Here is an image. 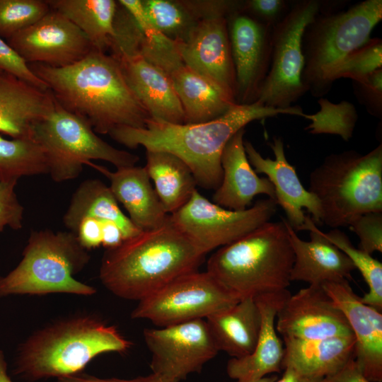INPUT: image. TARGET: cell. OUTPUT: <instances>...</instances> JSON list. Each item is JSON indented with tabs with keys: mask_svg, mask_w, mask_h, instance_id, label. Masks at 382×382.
Instances as JSON below:
<instances>
[{
	"mask_svg": "<svg viewBox=\"0 0 382 382\" xmlns=\"http://www.w3.org/2000/svg\"><path fill=\"white\" fill-rule=\"evenodd\" d=\"M50 11L44 0H0V37L7 41Z\"/></svg>",
	"mask_w": 382,
	"mask_h": 382,
	"instance_id": "obj_38",
	"label": "cell"
},
{
	"mask_svg": "<svg viewBox=\"0 0 382 382\" xmlns=\"http://www.w3.org/2000/svg\"><path fill=\"white\" fill-rule=\"evenodd\" d=\"M132 345L115 326L79 312L33 332L16 349L13 373L28 382L74 376L98 355L123 353Z\"/></svg>",
	"mask_w": 382,
	"mask_h": 382,
	"instance_id": "obj_4",
	"label": "cell"
},
{
	"mask_svg": "<svg viewBox=\"0 0 382 382\" xmlns=\"http://www.w3.org/2000/svg\"><path fill=\"white\" fill-rule=\"evenodd\" d=\"M0 382H13L7 373V363L3 350L0 349Z\"/></svg>",
	"mask_w": 382,
	"mask_h": 382,
	"instance_id": "obj_47",
	"label": "cell"
},
{
	"mask_svg": "<svg viewBox=\"0 0 382 382\" xmlns=\"http://www.w3.org/2000/svg\"><path fill=\"white\" fill-rule=\"evenodd\" d=\"M51 92L0 72V132L12 139H32L33 126L53 110Z\"/></svg>",
	"mask_w": 382,
	"mask_h": 382,
	"instance_id": "obj_24",
	"label": "cell"
},
{
	"mask_svg": "<svg viewBox=\"0 0 382 382\" xmlns=\"http://www.w3.org/2000/svg\"><path fill=\"white\" fill-rule=\"evenodd\" d=\"M275 328L282 337L318 340L354 335L342 313L321 285H309L286 299Z\"/></svg>",
	"mask_w": 382,
	"mask_h": 382,
	"instance_id": "obj_16",
	"label": "cell"
},
{
	"mask_svg": "<svg viewBox=\"0 0 382 382\" xmlns=\"http://www.w3.org/2000/svg\"><path fill=\"white\" fill-rule=\"evenodd\" d=\"M204 256L169 217L161 226L141 231L105 249L99 279L115 296L139 301L179 277L197 271Z\"/></svg>",
	"mask_w": 382,
	"mask_h": 382,
	"instance_id": "obj_3",
	"label": "cell"
},
{
	"mask_svg": "<svg viewBox=\"0 0 382 382\" xmlns=\"http://www.w3.org/2000/svg\"><path fill=\"white\" fill-rule=\"evenodd\" d=\"M245 129L238 131L225 146L221 158L222 180L213 195V202L228 209L250 207L257 195L276 202L274 188L267 178H260L248 159L244 147Z\"/></svg>",
	"mask_w": 382,
	"mask_h": 382,
	"instance_id": "obj_22",
	"label": "cell"
},
{
	"mask_svg": "<svg viewBox=\"0 0 382 382\" xmlns=\"http://www.w3.org/2000/svg\"><path fill=\"white\" fill-rule=\"evenodd\" d=\"M82 219L115 222L121 228L126 239L141 231L122 212L110 187L98 179H87L81 183L71 197L63 223L69 230Z\"/></svg>",
	"mask_w": 382,
	"mask_h": 382,
	"instance_id": "obj_29",
	"label": "cell"
},
{
	"mask_svg": "<svg viewBox=\"0 0 382 382\" xmlns=\"http://www.w3.org/2000/svg\"><path fill=\"white\" fill-rule=\"evenodd\" d=\"M381 19V0H366L340 11L322 8L302 36V81L306 91L315 97L326 94L330 72L370 39Z\"/></svg>",
	"mask_w": 382,
	"mask_h": 382,
	"instance_id": "obj_8",
	"label": "cell"
},
{
	"mask_svg": "<svg viewBox=\"0 0 382 382\" xmlns=\"http://www.w3.org/2000/svg\"><path fill=\"white\" fill-rule=\"evenodd\" d=\"M270 198L242 211L222 207L197 190L181 208L170 214L172 223L204 255L228 245L270 221L277 210Z\"/></svg>",
	"mask_w": 382,
	"mask_h": 382,
	"instance_id": "obj_12",
	"label": "cell"
},
{
	"mask_svg": "<svg viewBox=\"0 0 382 382\" xmlns=\"http://www.w3.org/2000/svg\"><path fill=\"white\" fill-rule=\"evenodd\" d=\"M240 301L207 271L192 272L138 301L133 319H146L163 328L209 316Z\"/></svg>",
	"mask_w": 382,
	"mask_h": 382,
	"instance_id": "obj_11",
	"label": "cell"
},
{
	"mask_svg": "<svg viewBox=\"0 0 382 382\" xmlns=\"http://www.w3.org/2000/svg\"><path fill=\"white\" fill-rule=\"evenodd\" d=\"M382 68V40L370 38L364 45L342 60L328 74L326 84L330 90L333 82L340 78L360 81L374 71Z\"/></svg>",
	"mask_w": 382,
	"mask_h": 382,
	"instance_id": "obj_37",
	"label": "cell"
},
{
	"mask_svg": "<svg viewBox=\"0 0 382 382\" xmlns=\"http://www.w3.org/2000/svg\"><path fill=\"white\" fill-rule=\"evenodd\" d=\"M284 355L282 369L291 365L301 372L326 378L340 370L352 357L354 335L318 340L283 337Z\"/></svg>",
	"mask_w": 382,
	"mask_h": 382,
	"instance_id": "obj_27",
	"label": "cell"
},
{
	"mask_svg": "<svg viewBox=\"0 0 382 382\" xmlns=\"http://www.w3.org/2000/svg\"><path fill=\"white\" fill-rule=\"evenodd\" d=\"M345 316L355 337L354 357L371 382L382 381V314L361 302L347 279L321 284Z\"/></svg>",
	"mask_w": 382,
	"mask_h": 382,
	"instance_id": "obj_19",
	"label": "cell"
},
{
	"mask_svg": "<svg viewBox=\"0 0 382 382\" xmlns=\"http://www.w3.org/2000/svg\"><path fill=\"white\" fill-rule=\"evenodd\" d=\"M91 259L69 231H32L17 266L0 276V298L11 295L69 294L92 296L96 289L77 280Z\"/></svg>",
	"mask_w": 382,
	"mask_h": 382,
	"instance_id": "obj_7",
	"label": "cell"
},
{
	"mask_svg": "<svg viewBox=\"0 0 382 382\" xmlns=\"http://www.w3.org/2000/svg\"><path fill=\"white\" fill-rule=\"evenodd\" d=\"M47 173L45 155L33 139H7L0 136V180Z\"/></svg>",
	"mask_w": 382,
	"mask_h": 382,
	"instance_id": "obj_33",
	"label": "cell"
},
{
	"mask_svg": "<svg viewBox=\"0 0 382 382\" xmlns=\"http://www.w3.org/2000/svg\"><path fill=\"white\" fill-rule=\"evenodd\" d=\"M227 21L236 74V102L250 104L257 100L270 69L272 28L241 9L231 13Z\"/></svg>",
	"mask_w": 382,
	"mask_h": 382,
	"instance_id": "obj_15",
	"label": "cell"
},
{
	"mask_svg": "<svg viewBox=\"0 0 382 382\" xmlns=\"http://www.w3.org/2000/svg\"><path fill=\"white\" fill-rule=\"evenodd\" d=\"M269 146L275 158H264L249 141H244V147L250 164L256 173H264L274 186L276 204L284 211L289 225L296 232L305 230L309 216L315 224H321L322 209L317 197L306 190L298 177L296 168L291 165L285 155L284 145L281 137H274Z\"/></svg>",
	"mask_w": 382,
	"mask_h": 382,
	"instance_id": "obj_18",
	"label": "cell"
},
{
	"mask_svg": "<svg viewBox=\"0 0 382 382\" xmlns=\"http://www.w3.org/2000/svg\"><path fill=\"white\" fill-rule=\"evenodd\" d=\"M302 117L299 106L274 108L257 101L234 104L223 115L197 124H171L149 118L144 127L119 126L109 132L117 143L129 149L163 151L182 159L191 169L197 186L215 190L221 184V158L231 138L250 122L278 115Z\"/></svg>",
	"mask_w": 382,
	"mask_h": 382,
	"instance_id": "obj_1",
	"label": "cell"
},
{
	"mask_svg": "<svg viewBox=\"0 0 382 382\" xmlns=\"http://www.w3.org/2000/svg\"><path fill=\"white\" fill-rule=\"evenodd\" d=\"M6 42L27 64L54 68L76 63L93 50L87 37L72 22L51 8Z\"/></svg>",
	"mask_w": 382,
	"mask_h": 382,
	"instance_id": "obj_14",
	"label": "cell"
},
{
	"mask_svg": "<svg viewBox=\"0 0 382 382\" xmlns=\"http://www.w3.org/2000/svg\"><path fill=\"white\" fill-rule=\"evenodd\" d=\"M323 4L318 0L294 1L283 18L272 28L270 69L257 100L260 104L274 108H288L307 92L302 81V36Z\"/></svg>",
	"mask_w": 382,
	"mask_h": 382,
	"instance_id": "obj_10",
	"label": "cell"
},
{
	"mask_svg": "<svg viewBox=\"0 0 382 382\" xmlns=\"http://www.w3.org/2000/svg\"><path fill=\"white\" fill-rule=\"evenodd\" d=\"M57 382H177L170 380L156 374H151L146 376H138L132 379L118 378H99L94 376L79 374L74 376L57 378Z\"/></svg>",
	"mask_w": 382,
	"mask_h": 382,
	"instance_id": "obj_44",
	"label": "cell"
},
{
	"mask_svg": "<svg viewBox=\"0 0 382 382\" xmlns=\"http://www.w3.org/2000/svg\"><path fill=\"white\" fill-rule=\"evenodd\" d=\"M66 110L84 118L96 133L119 126L144 127L149 114L128 86L118 62L92 50L69 66L29 65Z\"/></svg>",
	"mask_w": 382,
	"mask_h": 382,
	"instance_id": "obj_2",
	"label": "cell"
},
{
	"mask_svg": "<svg viewBox=\"0 0 382 382\" xmlns=\"http://www.w3.org/2000/svg\"><path fill=\"white\" fill-rule=\"evenodd\" d=\"M354 91L358 100L372 115H382V68L360 81H353Z\"/></svg>",
	"mask_w": 382,
	"mask_h": 382,
	"instance_id": "obj_42",
	"label": "cell"
},
{
	"mask_svg": "<svg viewBox=\"0 0 382 382\" xmlns=\"http://www.w3.org/2000/svg\"><path fill=\"white\" fill-rule=\"evenodd\" d=\"M2 71L1 69H0V72Z\"/></svg>",
	"mask_w": 382,
	"mask_h": 382,
	"instance_id": "obj_49",
	"label": "cell"
},
{
	"mask_svg": "<svg viewBox=\"0 0 382 382\" xmlns=\"http://www.w3.org/2000/svg\"><path fill=\"white\" fill-rule=\"evenodd\" d=\"M318 103L320 111L303 115V117L311 120L306 129L313 134L339 135L345 141H349L352 137L358 117L353 104L347 101L335 104L325 98L320 99Z\"/></svg>",
	"mask_w": 382,
	"mask_h": 382,
	"instance_id": "obj_36",
	"label": "cell"
},
{
	"mask_svg": "<svg viewBox=\"0 0 382 382\" xmlns=\"http://www.w3.org/2000/svg\"><path fill=\"white\" fill-rule=\"evenodd\" d=\"M144 168L168 214L186 204L197 190V182L191 169L182 159L171 153L146 151Z\"/></svg>",
	"mask_w": 382,
	"mask_h": 382,
	"instance_id": "obj_30",
	"label": "cell"
},
{
	"mask_svg": "<svg viewBox=\"0 0 382 382\" xmlns=\"http://www.w3.org/2000/svg\"><path fill=\"white\" fill-rule=\"evenodd\" d=\"M359 238V248L365 253L382 252V212H371L355 218L348 226Z\"/></svg>",
	"mask_w": 382,
	"mask_h": 382,
	"instance_id": "obj_39",
	"label": "cell"
},
{
	"mask_svg": "<svg viewBox=\"0 0 382 382\" xmlns=\"http://www.w3.org/2000/svg\"><path fill=\"white\" fill-rule=\"evenodd\" d=\"M308 190L320 204L321 224L333 228L382 212V144L366 154L348 150L328 156L311 173Z\"/></svg>",
	"mask_w": 382,
	"mask_h": 382,
	"instance_id": "obj_6",
	"label": "cell"
},
{
	"mask_svg": "<svg viewBox=\"0 0 382 382\" xmlns=\"http://www.w3.org/2000/svg\"><path fill=\"white\" fill-rule=\"evenodd\" d=\"M277 376L275 375L271 376H265L259 380L255 381V382H275L277 380Z\"/></svg>",
	"mask_w": 382,
	"mask_h": 382,
	"instance_id": "obj_48",
	"label": "cell"
},
{
	"mask_svg": "<svg viewBox=\"0 0 382 382\" xmlns=\"http://www.w3.org/2000/svg\"><path fill=\"white\" fill-rule=\"evenodd\" d=\"M145 13L162 33L176 42H184L201 20L192 1L142 0Z\"/></svg>",
	"mask_w": 382,
	"mask_h": 382,
	"instance_id": "obj_34",
	"label": "cell"
},
{
	"mask_svg": "<svg viewBox=\"0 0 382 382\" xmlns=\"http://www.w3.org/2000/svg\"><path fill=\"white\" fill-rule=\"evenodd\" d=\"M227 17L199 20L178 45L185 66L217 84L236 100V74Z\"/></svg>",
	"mask_w": 382,
	"mask_h": 382,
	"instance_id": "obj_17",
	"label": "cell"
},
{
	"mask_svg": "<svg viewBox=\"0 0 382 382\" xmlns=\"http://www.w3.org/2000/svg\"><path fill=\"white\" fill-rule=\"evenodd\" d=\"M289 291L254 299L261 314V329L253 352L244 357L231 358L226 366L228 376L236 382H255L282 369L284 347L275 328L277 313Z\"/></svg>",
	"mask_w": 382,
	"mask_h": 382,
	"instance_id": "obj_23",
	"label": "cell"
},
{
	"mask_svg": "<svg viewBox=\"0 0 382 382\" xmlns=\"http://www.w3.org/2000/svg\"><path fill=\"white\" fill-rule=\"evenodd\" d=\"M283 369L282 378L275 382H325V378L305 374L291 365L284 366Z\"/></svg>",
	"mask_w": 382,
	"mask_h": 382,
	"instance_id": "obj_46",
	"label": "cell"
},
{
	"mask_svg": "<svg viewBox=\"0 0 382 382\" xmlns=\"http://www.w3.org/2000/svg\"><path fill=\"white\" fill-rule=\"evenodd\" d=\"M325 382H371L361 373L352 357L340 370L325 378Z\"/></svg>",
	"mask_w": 382,
	"mask_h": 382,
	"instance_id": "obj_45",
	"label": "cell"
},
{
	"mask_svg": "<svg viewBox=\"0 0 382 382\" xmlns=\"http://www.w3.org/2000/svg\"><path fill=\"white\" fill-rule=\"evenodd\" d=\"M169 77L181 103L185 124L213 120L236 103L217 84L185 64Z\"/></svg>",
	"mask_w": 382,
	"mask_h": 382,
	"instance_id": "obj_28",
	"label": "cell"
},
{
	"mask_svg": "<svg viewBox=\"0 0 382 382\" xmlns=\"http://www.w3.org/2000/svg\"><path fill=\"white\" fill-rule=\"evenodd\" d=\"M143 335L152 373L177 382L200 372L219 352L204 319L146 328Z\"/></svg>",
	"mask_w": 382,
	"mask_h": 382,
	"instance_id": "obj_13",
	"label": "cell"
},
{
	"mask_svg": "<svg viewBox=\"0 0 382 382\" xmlns=\"http://www.w3.org/2000/svg\"><path fill=\"white\" fill-rule=\"evenodd\" d=\"M18 180H0V232L6 227L20 230L23 227L24 207L18 199Z\"/></svg>",
	"mask_w": 382,
	"mask_h": 382,
	"instance_id": "obj_40",
	"label": "cell"
},
{
	"mask_svg": "<svg viewBox=\"0 0 382 382\" xmlns=\"http://www.w3.org/2000/svg\"><path fill=\"white\" fill-rule=\"evenodd\" d=\"M135 21L139 33V52L147 61L168 76L184 64L178 42L162 33L147 17L141 0H120Z\"/></svg>",
	"mask_w": 382,
	"mask_h": 382,
	"instance_id": "obj_32",
	"label": "cell"
},
{
	"mask_svg": "<svg viewBox=\"0 0 382 382\" xmlns=\"http://www.w3.org/2000/svg\"><path fill=\"white\" fill-rule=\"evenodd\" d=\"M294 253L284 219L219 248L207 272L240 300L288 291Z\"/></svg>",
	"mask_w": 382,
	"mask_h": 382,
	"instance_id": "obj_5",
	"label": "cell"
},
{
	"mask_svg": "<svg viewBox=\"0 0 382 382\" xmlns=\"http://www.w3.org/2000/svg\"><path fill=\"white\" fill-rule=\"evenodd\" d=\"M325 238L342 251L352 261L364 281L369 291L360 299L377 311H382V264L371 255L357 248L348 236L338 228L324 233Z\"/></svg>",
	"mask_w": 382,
	"mask_h": 382,
	"instance_id": "obj_35",
	"label": "cell"
},
{
	"mask_svg": "<svg viewBox=\"0 0 382 382\" xmlns=\"http://www.w3.org/2000/svg\"><path fill=\"white\" fill-rule=\"evenodd\" d=\"M113 57L118 62L128 86L151 119L185 124L181 103L167 74L139 52Z\"/></svg>",
	"mask_w": 382,
	"mask_h": 382,
	"instance_id": "obj_21",
	"label": "cell"
},
{
	"mask_svg": "<svg viewBox=\"0 0 382 382\" xmlns=\"http://www.w3.org/2000/svg\"><path fill=\"white\" fill-rule=\"evenodd\" d=\"M52 10L72 22L94 50L106 52L115 34L118 2L114 0H46Z\"/></svg>",
	"mask_w": 382,
	"mask_h": 382,
	"instance_id": "obj_31",
	"label": "cell"
},
{
	"mask_svg": "<svg viewBox=\"0 0 382 382\" xmlns=\"http://www.w3.org/2000/svg\"><path fill=\"white\" fill-rule=\"evenodd\" d=\"M32 139L45 155L47 174L57 183L75 179L91 160L105 161L120 168L135 166L139 159L103 140L84 118L56 100L52 112L33 126Z\"/></svg>",
	"mask_w": 382,
	"mask_h": 382,
	"instance_id": "obj_9",
	"label": "cell"
},
{
	"mask_svg": "<svg viewBox=\"0 0 382 382\" xmlns=\"http://www.w3.org/2000/svg\"><path fill=\"white\" fill-rule=\"evenodd\" d=\"M205 320L219 351L241 358L254 350L261 329V314L254 299H241Z\"/></svg>",
	"mask_w": 382,
	"mask_h": 382,
	"instance_id": "obj_26",
	"label": "cell"
},
{
	"mask_svg": "<svg viewBox=\"0 0 382 382\" xmlns=\"http://www.w3.org/2000/svg\"><path fill=\"white\" fill-rule=\"evenodd\" d=\"M289 4L284 0H248L242 1L241 11L258 22L273 28L286 15Z\"/></svg>",
	"mask_w": 382,
	"mask_h": 382,
	"instance_id": "obj_43",
	"label": "cell"
},
{
	"mask_svg": "<svg viewBox=\"0 0 382 382\" xmlns=\"http://www.w3.org/2000/svg\"><path fill=\"white\" fill-rule=\"evenodd\" d=\"M88 165L109 180L114 197L139 230L160 227L169 219L170 214L165 211L144 167L133 166L111 171L92 162Z\"/></svg>",
	"mask_w": 382,
	"mask_h": 382,
	"instance_id": "obj_25",
	"label": "cell"
},
{
	"mask_svg": "<svg viewBox=\"0 0 382 382\" xmlns=\"http://www.w3.org/2000/svg\"><path fill=\"white\" fill-rule=\"evenodd\" d=\"M0 69L41 90H48L45 83L34 74L29 64L1 37Z\"/></svg>",
	"mask_w": 382,
	"mask_h": 382,
	"instance_id": "obj_41",
	"label": "cell"
},
{
	"mask_svg": "<svg viewBox=\"0 0 382 382\" xmlns=\"http://www.w3.org/2000/svg\"><path fill=\"white\" fill-rule=\"evenodd\" d=\"M294 253L290 274L291 281H303L309 285L347 279L355 267L349 258L330 243L311 217L305 230L310 231V241H304L284 219Z\"/></svg>",
	"mask_w": 382,
	"mask_h": 382,
	"instance_id": "obj_20",
	"label": "cell"
}]
</instances>
